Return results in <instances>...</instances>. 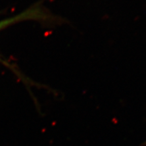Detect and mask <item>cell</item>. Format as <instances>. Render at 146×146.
Wrapping results in <instances>:
<instances>
[{"label": "cell", "mask_w": 146, "mask_h": 146, "mask_svg": "<svg viewBox=\"0 0 146 146\" xmlns=\"http://www.w3.org/2000/svg\"><path fill=\"white\" fill-rule=\"evenodd\" d=\"M53 18V16L45 10L44 7L37 4L33 5L21 13L12 17L5 18L0 21V31L3 30L10 25L19 22L33 20V21H47Z\"/></svg>", "instance_id": "obj_1"}]
</instances>
